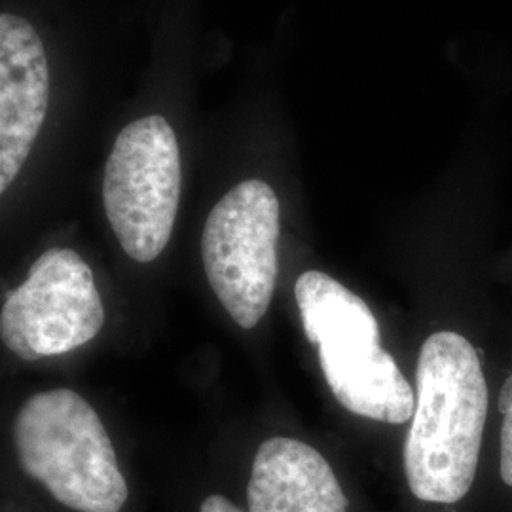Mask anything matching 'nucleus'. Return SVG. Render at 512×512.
Listing matches in <instances>:
<instances>
[{"mask_svg": "<svg viewBox=\"0 0 512 512\" xmlns=\"http://www.w3.org/2000/svg\"><path fill=\"white\" fill-rule=\"evenodd\" d=\"M19 463L55 499L78 512H120L128 482L99 414L71 389L29 397L14 423Z\"/></svg>", "mask_w": 512, "mask_h": 512, "instance_id": "7ed1b4c3", "label": "nucleus"}, {"mask_svg": "<svg viewBox=\"0 0 512 512\" xmlns=\"http://www.w3.org/2000/svg\"><path fill=\"white\" fill-rule=\"evenodd\" d=\"M488 385L480 357L458 332H435L421 346L416 408L404 444L412 494L427 503H458L475 482Z\"/></svg>", "mask_w": 512, "mask_h": 512, "instance_id": "f257e3e1", "label": "nucleus"}, {"mask_svg": "<svg viewBox=\"0 0 512 512\" xmlns=\"http://www.w3.org/2000/svg\"><path fill=\"white\" fill-rule=\"evenodd\" d=\"M181 150L164 116L122 129L110 150L103 205L122 249L137 262L162 255L181 202Z\"/></svg>", "mask_w": 512, "mask_h": 512, "instance_id": "20e7f679", "label": "nucleus"}, {"mask_svg": "<svg viewBox=\"0 0 512 512\" xmlns=\"http://www.w3.org/2000/svg\"><path fill=\"white\" fill-rule=\"evenodd\" d=\"M200 512H243L224 495H209L202 503Z\"/></svg>", "mask_w": 512, "mask_h": 512, "instance_id": "9d476101", "label": "nucleus"}, {"mask_svg": "<svg viewBox=\"0 0 512 512\" xmlns=\"http://www.w3.org/2000/svg\"><path fill=\"white\" fill-rule=\"evenodd\" d=\"M50 103V67L37 29L0 14V196L35 147Z\"/></svg>", "mask_w": 512, "mask_h": 512, "instance_id": "0eeeda50", "label": "nucleus"}, {"mask_svg": "<svg viewBox=\"0 0 512 512\" xmlns=\"http://www.w3.org/2000/svg\"><path fill=\"white\" fill-rule=\"evenodd\" d=\"M294 296L338 403L370 420H410L416 395L393 355L380 346V327L365 300L317 270L298 277Z\"/></svg>", "mask_w": 512, "mask_h": 512, "instance_id": "f03ea898", "label": "nucleus"}, {"mask_svg": "<svg viewBox=\"0 0 512 512\" xmlns=\"http://www.w3.org/2000/svg\"><path fill=\"white\" fill-rule=\"evenodd\" d=\"M501 478L512 488V403L501 427Z\"/></svg>", "mask_w": 512, "mask_h": 512, "instance_id": "1a4fd4ad", "label": "nucleus"}, {"mask_svg": "<svg viewBox=\"0 0 512 512\" xmlns=\"http://www.w3.org/2000/svg\"><path fill=\"white\" fill-rule=\"evenodd\" d=\"M105 308L92 268L73 249H50L0 311V338L23 361L74 351L99 334Z\"/></svg>", "mask_w": 512, "mask_h": 512, "instance_id": "423d86ee", "label": "nucleus"}, {"mask_svg": "<svg viewBox=\"0 0 512 512\" xmlns=\"http://www.w3.org/2000/svg\"><path fill=\"white\" fill-rule=\"evenodd\" d=\"M512 403V376L505 382L501 389V397H499V410L505 414L509 410Z\"/></svg>", "mask_w": 512, "mask_h": 512, "instance_id": "9b49d317", "label": "nucleus"}, {"mask_svg": "<svg viewBox=\"0 0 512 512\" xmlns=\"http://www.w3.org/2000/svg\"><path fill=\"white\" fill-rule=\"evenodd\" d=\"M249 512H348L329 461L300 440L260 444L247 486Z\"/></svg>", "mask_w": 512, "mask_h": 512, "instance_id": "6e6552de", "label": "nucleus"}, {"mask_svg": "<svg viewBox=\"0 0 512 512\" xmlns=\"http://www.w3.org/2000/svg\"><path fill=\"white\" fill-rule=\"evenodd\" d=\"M279 200L251 179L234 186L205 220L203 268L224 310L241 329H255L274 298L279 260Z\"/></svg>", "mask_w": 512, "mask_h": 512, "instance_id": "39448f33", "label": "nucleus"}]
</instances>
